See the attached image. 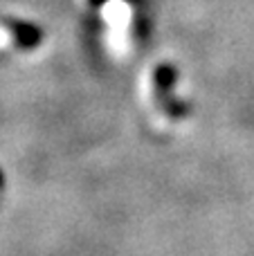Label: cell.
<instances>
[{"instance_id": "obj_1", "label": "cell", "mask_w": 254, "mask_h": 256, "mask_svg": "<svg viewBox=\"0 0 254 256\" xmlns=\"http://www.w3.org/2000/svg\"><path fill=\"white\" fill-rule=\"evenodd\" d=\"M176 72L169 66H160L153 76V104L158 110L164 112V117H182L184 108L171 104V86H174Z\"/></svg>"}]
</instances>
